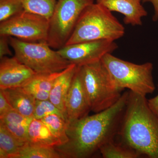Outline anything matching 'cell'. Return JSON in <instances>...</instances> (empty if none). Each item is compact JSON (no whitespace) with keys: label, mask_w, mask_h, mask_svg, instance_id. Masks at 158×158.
I'll return each instance as SVG.
<instances>
[{"label":"cell","mask_w":158,"mask_h":158,"mask_svg":"<svg viewBox=\"0 0 158 158\" xmlns=\"http://www.w3.org/2000/svg\"><path fill=\"white\" fill-rule=\"evenodd\" d=\"M129 93L122 94L107 110L67 124L68 142L55 148L62 158L90 157L104 144L113 140L121 123Z\"/></svg>","instance_id":"cell-1"},{"label":"cell","mask_w":158,"mask_h":158,"mask_svg":"<svg viewBox=\"0 0 158 158\" xmlns=\"http://www.w3.org/2000/svg\"><path fill=\"white\" fill-rule=\"evenodd\" d=\"M119 132L127 147L141 155L158 158V117L146 96L130 91Z\"/></svg>","instance_id":"cell-2"},{"label":"cell","mask_w":158,"mask_h":158,"mask_svg":"<svg viewBox=\"0 0 158 158\" xmlns=\"http://www.w3.org/2000/svg\"><path fill=\"white\" fill-rule=\"evenodd\" d=\"M125 28L105 6L93 3L79 18L66 45L100 40L115 41L123 37Z\"/></svg>","instance_id":"cell-3"},{"label":"cell","mask_w":158,"mask_h":158,"mask_svg":"<svg viewBox=\"0 0 158 158\" xmlns=\"http://www.w3.org/2000/svg\"><path fill=\"white\" fill-rule=\"evenodd\" d=\"M101 61L119 90L127 88L145 96L155 90L152 77L153 67L151 62L135 64L114 56L112 53L105 55Z\"/></svg>","instance_id":"cell-4"},{"label":"cell","mask_w":158,"mask_h":158,"mask_svg":"<svg viewBox=\"0 0 158 158\" xmlns=\"http://www.w3.org/2000/svg\"><path fill=\"white\" fill-rule=\"evenodd\" d=\"M80 71L91 111L98 113L107 110L121 97L122 90L102 61L80 66Z\"/></svg>","instance_id":"cell-5"},{"label":"cell","mask_w":158,"mask_h":158,"mask_svg":"<svg viewBox=\"0 0 158 158\" xmlns=\"http://www.w3.org/2000/svg\"><path fill=\"white\" fill-rule=\"evenodd\" d=\"M9 40L15 56L36 73L59 72L71 64L47 42H27L12 37H9Z\"/></svg>","instance_id":"cell-6"},{"label":"cell","mask_w":158,"mask_h":158,"mask_svg":"<svg viewBox=\"0 0 158 158\" xmlns=\"http://www.w3.org/2000/svg\"><path fill=\"white\" fill-rule=\"evenodd\" d=\"M94 0H59L49 19L47 42L59 50L65 46L85 8Z\"/></svg>","instance_id":"cell-7"},{"label":"cell","mask_w":158,"mask_h":158,"mask_svg":"<svg viewBox=\"0 0 158 158\" xmlns=\"http://www.w3.org/2000/svg\"><path fill=\"white\" fill-rule=\"evenodd\" d=\"M49 26L48 19L24 10L0 22V36L14 37L27 42H47Z\"/></svg>","instance_id":"cell-8"},{"label":"cell","mask_w":158,"mask_h":158,"mask_svg":"<svg viewBox=\"0 0 158 158\" xmlns=\"http://www.w3.org/2000/svg\"><path fill=\"white\" fill-rule=\"evenodd\" d=\"M118 47L115 41L100 40L66 45L57 50L71 63L82 66L101 61L105 55L112 53Z\"/></svg>","instance_id":"cell-9"},{"label":"cell","mask_w":158,"mask_h":158,"mask_svg":"<svg viewBox=\"0 0 158 158\" xmlns=\"http://www.w3.org/2000/svg\"><path fill=\"white\" fill-rule=\"evenodd\" d=\"M65 110L67 124L88 116L91 111L82 81L80 66H77L66 96Z\"/></svg>","instance_id":"cell-10"},{"label":"cell","mask_w":158,"mask_h":158,"mask_svg":"<svg viewBox=\"0 0 158 158\" xmlns=\"http://www.w3.org/2000/svg\"><path fill=\"white\" fill-rule=\"evenodd\" d=\"M37 74L15 56L3 57L0 62V89L23 87Z\"/></svg>","instance_id":"cell-11"},{"label":"cell","mask_w":158,"mask_h":158,"mask_svg":"<svg viewBox=\"0 0 158 158\" xmlns=\"http://www.w3.org/2000/svg\"><path fill=\"white\" fill-rule=\"evenodd\" d=\"M142 0H96V3L102 5L111 11L121 13L124 16L126 24L141 26L142 19L148 13L141 4Z\"/></svg>","instance_id":"cell-12"},{"label":"cell","mask_w":158,"mask_h":158,"mask_svg":"<svg viewBox=\"0 0 158 158\" xmlns=\"http://www.w3.org/2000/svg\"><path fill=\"white\" fill-rule=\"evenodd\" d=\"M77 68L76 65L71 63L57 78L50 92L49 99L61 110L65 117V100Z\"/></svg>","instance_id":"cell-13"},{"label":"cell","mask_w":158,"mask_h":158,"mask_svg":"<svg viewBox=\"0 0 158 158\" xmlns=\"http://www.w3.org/2000/svg\"><path fill=\"white\" fill-rule=\"evenodd\" d=\"M12 108L22 115L34 117L36 100L23 87L0 89Z\"/></svg>","instance_id":"cell-14"},{"label":"cell","mask_w":158,"mask_h":158,"mask_svg":"<svg viewBox=\"0 0 158 158\" xmlns=\"http://www.w3.org/2000/svg\"><path fill=\"white\" fill-rule=\"evenodd\" d=\"M63 71L52 73H37L23 88L36 100L49 99L50 92L57 78Z\"/></svg>","instance_id":"cell-15"},{"label":"cell","mask_w":158,"mask_h":158,"mask_svg":"<svg viewBox=\"0 0 158 158\" xmlns=\"http://www.w3.org/2000/svg\"><path fill=\"white\" fill-rule=\"evenodd\" d=\"M28 138V143L31 144L55 148L62 145L41 119L34 118L29 126Z\"/></svg>","instance_id":"cell-16"},{"label":"cell","mask_w":158,"mask_h":158,"mask_svg":"<svg viewBox=\"0 0 158 158\" xmlns=\"http://www.w3.org/2000/svg\"><path fill=\"white\" fill-rule=\"evenodd\" d=\"M26 143L0 124V158H12Z\"/></svg>","instance_id":"cell-17"},{"label":"cell","mask_w":158,"mask_h":158,"mask_svg":"<svg viewBox=\"0 0 158 158\" xmlns=\"http://www.w3.org/2000/svg\"><path fill=\"white\" fill-rule=\"evenodd\" d=\"M55 148L26 143L12 158H61Z\"/></svg>","instance_id":"cell-18"},{"label":"cell","mask_w":158,"mask_h":158,"mask_svg":"<svg viewBox=\"0 0 158 158\" xmlns=\"http://www.w3.org/2000/svg\"><path fill=\"white\" fill-rule=\"evenodd\" d=\"M99 150L104 158H137L140 156L127 146L115 144L113 140L104 144Z\"/></svg>","instance_id":"cell-19"},{"label":"cell","mask_w":158,"mask_h":158,"mask_svg":"<svg viewBox=\"0 0 158 158\" xmlns=\"http://www.w3.org/2000/svg\"><path fill=\"white\" fill-rule=\"evenodd\" d=\"M59 0H21L26 11L50 19Z\"/></svg>","instance_id":"cell-20"},{"label":"cell","mask_w":158,"mask_h":158,"mask_svg":"<svg viewBox=\"0 0 158 158\" xmlns=\"http://www.w3.org/2000/svg\"><path fill=\"white\" fill-rule=\"evenodd\" d=\"M41 120L48 127L52 134L59 139L62 145L68 142L67 123L63 118L56 114H53L46 116Z\"/></svg>","instance_id":"cell-21"},{"label":"cell","mask_w":158,"mask_h":158,"mask_svg":"<svg viewBox=\"0 0 158 158\" xmlns=\"http://www.w3.org/2000/svg\"><path fill=\"white\" fill-rule=\"evenodd\" d=\"M53 114L60 116L66 121V117L64 113L49 99L45 100H36L33 115L34 118L41 119L46 116Z\"/></svg>","instance_id":"cell-22"},{"label":"cell","mask_w":158,"mask_h":158,"mask_svg":"<svg viewBox=\"0 0 158 158\" xmlns=\"http://www.w3.org/2000/svg\"><path fill=\"white\" fill-rule=\"evenodd\" d=\"M24 10L21 0H0V22Z\"/></svg>","instance_id":"cell-23"},{"label":"cell","mask_w":158,"mask_h":158,"mask_svg":"<svg viewBox=\"0 0 158 158\" xmlns=\"http://www.w3.org/2000/svg\"><path fill=\"white\" fill-rule=\"evenodd\" d=\"M33 118L34 117L24 116L15 110H12L6 113L2 117H0V120L15 124L21 125L29 127V125Z\"/></svg>","instance_id":"cell-24"},{"label":"cell","mask_w":158,"mask_h":158,"mask_svg":"<svg viewBox=\"0 0 158 158\" xmlns=\"http://www.w3.org/2000/svg\"><path fill=\"white\" fill-rule=\"evenodd\" d=\"M0 124L2 125L17 139L24 143H28V127L21 125L1 121Z\"/></svg>","instance_id":"cell-25"},{"label":"cell","mask_w":158,"mask_h":158,"mask_svg":"<svg viewBox=\"0 0 158 158\" xmlns=\"http://www.w3.org/2000/svg\"><path fill=\"white\" fill-rule=\"evenodd\" d=\"M9 46V37L4 35L0 36V59L8 56H12Z\"/></svg>","instance_id":"cell-26"},{"label":"cell","mask_w":158,"mask_h":158,"mask_svg":"<svg viewBox=\"0 0 158 158\" xmlns=\"http://www.w3.org/2000/svg\"><path fill=\"white\" fill-rule=\"evenodd\" d=\"M12 110L14 109L9 103L3 91L0 90V117Z\"/></svg>","instance_id":"cell-27"},{"label":"cell","mask_w":158,"mask_h":158,"mask_svg":"<svg viewBox=\"0 0 158 158\" xmlns=\"http://www.w3.org/2000/svg\"><path fill=\"white\" fill-rule=\"evenodd\" d=\"M144 2H149L152 4L154 9L155 14L153 19L157 20L158 19V0H143Z\"/></svg>","instance_id":"cell-28"},{"label":"cell","mask_w":158,"mask_h":158,"mask_svg":"<svg viewBox=\"0 0 158 158\" xmlns=\"http://www.w3.org/2000/svg\"><path fill=\"white\" fill-rule=\"evenodd\" d=\"M148 102L149 106L152 110L158 109V94L155 97L148 100Z\"/></svg>","instance_id":"cell-29"},{"label":"cell","mask_w":158,"mask_h":158,"mask_svg":"<svg viewBox=\"0 0 158 158\" xmlns=\"http://www.w3.org/2000/svg\"><path fill=\"white\" fill-rule=\"evenodd\" d=\"M152 110L153 112L155 113V114L158 117V109H155V110Z\"/></svg>","instance_id":"cell-30"}]
</instances>
